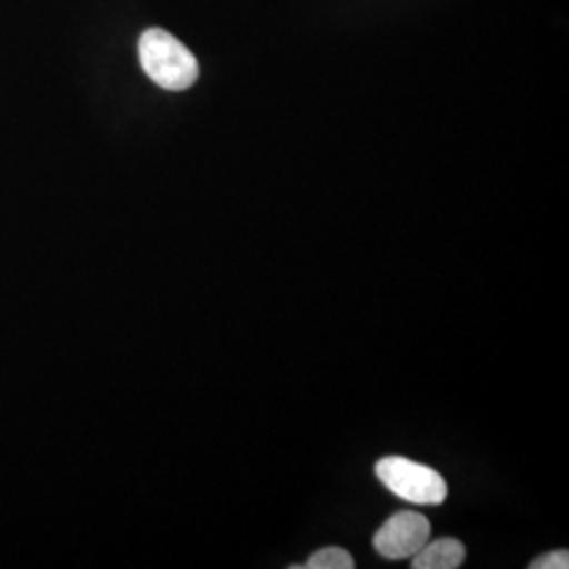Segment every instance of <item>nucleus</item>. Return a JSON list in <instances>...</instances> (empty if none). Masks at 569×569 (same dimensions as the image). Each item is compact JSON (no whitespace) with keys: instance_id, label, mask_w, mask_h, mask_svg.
<instances>
[{"instance_id":"39448f33","label":"nucleus","mask_w":569,"mask_h":569,"mask_svg":"<svg viewBox=\"0 0 569 569\" xmlns=\"http://www.w3.org/2000/svg\"><path fill=\"white\" fill-rule=\"evenodd\" d=\"M306 569H352L355 559L352 555L340 547H327L317 550L305 563Z\"/></svg>"},{"instance_id":"7ed1b4c3","label":"nucleus","mask_w":569,"mask_h":569,"mask_svg":"<svg viewBox=\"0 0 569 569\" xmlns=\"http://www.w3.org/2000/svg\"><path fill=\"white\" fill-rule=\"evenodd\" d=\"M430 540V521L413 510L392 515L373 536V549L388 561L411 559Z\"/></svg>"},{"instance_id":"20e7f679","label":"nucleus","mask_w":569,"mask_h":569,"mask_svg":"<svg viewBox=\"0 0 569 569\" xmlns=\"http://www.w3.org/2000/svg\"><path fill=\"white\" fill-rule=\"evenodd\" d=\"M467 559V549L460 540L456 538H441L418 550L411 557V568L413 569H458Z\"/></svg>"},{"instance_id":"423d86ee","label":"nucleus","mask_w":569,"mask_h":569,"mask_svg":"<svg viewBox=\"0 0 569 569\" xmlns=\"http://www.w3.org/2000/svg\"><path fill=\"white\" fill-rule=\"evenodd\" d=\"M531 569H568L569 552L568 550H550L547 555L538 557L531 566Z\"/></svg>"},{"instance_id":"f257e3e1","label":"nucleus","mask_w":569,"mask_h":569,"mask_svg":"<svg viewBox=\"0 0 569 569\" xmlns=\"http://www.w3.org/2000/svg\"><path fill=\"white\" fill-rule=\"evenodd\" d=\"M138 49L148 79L167 91L190 89L199 79L197 58L173 34L161 28L146 30Z\"/></svg>"},{"instance_id":"f03ea898","label":"nucleus","mask_w":569,"mask_h":569,"mask_svg":"<svg viewBox=\"0 0 569 569\" xmlns=\"http://www.w3.org/2000/svg\"><path fill=\"white\" fill-rule=\"evenodd\" d=\"M376 477L390 493L418 507H439L448 500V483L441 472L401 456L382 458L376 465Z\"/></svg>"}]
</instances>
